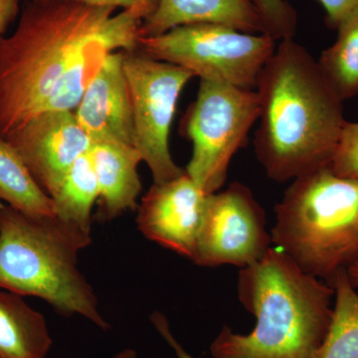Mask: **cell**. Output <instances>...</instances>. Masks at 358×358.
Masks as SVG:
<instances>
[{"mask_svg": "<svg viewBox=\"0 0 358 358\" xmlns=\"http://www.w3.org/2000/svg\"><path fill=\"white\" fill-rule=\"evenodd\" d=\"M90 233L56 216H32L0 202V289L35 296L60 315L108 331L93 287L78 267Z\"/></svg>", "mask_w": 358, "mask_h": 358, "instance_id": "obj_4", "label": "cell"}, {"mask_svg": "<svg viewBox=\"0 0 358 358\" xmlns=\"http://www.w3.org/2000/svg\"><path fill=\"white\" fill-rule=\"evenodd\" d=\"M255 90L260 115L254 150L268 178L288 182L331 166L346 122L345 102L307 49L294 38L280 41Z\"/></svg>", "mask_w": 358, "mask_h": 358, "instance_id": "obj_2", "label": "cell"}, {"mask_svg": "<svg viewBox=\"0 0 358 358\" xmlns=\"http://www.w3.org/2000/svg\"><path fill=\"white\" fill-rule=\"evenodd\" d=\"M348 278H350V281L353 285L355 289L358 288V263L355 264V265L352 266L348 271Z\"/></svg>", "mask_w": 358, "mask_h": 358, "instance_id": "obj_26", "label": "cell"}, {"mask_svg": "<svg viewBox=\"0 0 358 358\" xmlns=\"http://www.w3.org/2000/svg\"><path fill=\"white\" fill-rule=\"evenodd\" d=\"M138 49L155 60L180 66L200 80L255 90L275 41L217 23H195L140 38Z\"/></svg>", "mask_w": 358, "mask_h": 358, "instance_id": "obj_6", "label": "cell"}, {"mask_svg": "<svg viewBox=\"0 0 358 358\" xmlns=\"http://www.w3.org/2000/svg\"><path fill=\"white\" fill-rule=\"evenodd\" d=\"M3 138L50 197L70 167L92 145L74 110L40 113Z\"/></svg>", "mask_w": 358, "mask_h": 358, "instance_id": "obj_10", "label": "cell"}, {"mask_svg": "<svg viewBox=\"0 0 358 358\" xmlns=\"http://www.w3.org/2000/svg\"><path fill=\"white\" fill-rule=\"evenodd\" d=\"M21 11L20 0H0V38Z\"/></svg>", "mask_w": 358, "mask_h": 358, "instance_id": "obj_25", "label": "cell"}, {"mask_svg": "<svg viewBox=\"0 0 358 358\" xmlns=\"http://www.w3.org/2000/svg\"><path fill=\"white\" fill-rule=\"evenodd\" d=\"M113 358H138V353L133 348H124Z\"/></svg>", "mask_w": 358, "mask_h": 358, "instance_id": "obj_27", "label": "cell"}, {"mask_svg": "<svg viewBox=\"0 0 358 358\" xmlns=\"http://www.w3.org/2000/svg\"><path fill=\"white\" fill-rule=\"evenodd\" d=\"M338 38L317 61L320 72L343 102L358 96V10L339 24Z\"/></svg>", "mask_w": 358, "mask_h": 358, "instance_id": "obj_19", "label": "cell"}, {"mask_svg": "<svg viewBox=\"0 0 358 358\" xmlns=\"http://www.w3.org/2000/svg\"><path fill=\"white\" fill-rule=\"evenodd\" d=\"M150 320H152V324H154L155 329L159 331L162 338L166 341L167 345L173 348L178 358H194L192 355L186 352L185 348H182V345L178 343V339L174 338L169 322H167L166 317H164L162 313L159 312L152 313Z\"/></svg>", "mask_w": 358, "mask_h": 358, "instance_id": "obj_24", "label": "cell"}, {"mask_svg": "<svg viewBox=\"0 0 358 358\" xmlns=\"http://www.w3.org/2000/svg\"><path fill=\"white\" fill-rule=\"evenodd\" d=\"M124 70L131 93L134 148L162 183L185 173L174 162L169 134L179 96L194 75L180 66L155 60L138 49L124 51Z\"/></svg>", "mask_w": 358, "mask_h": 358, "instance_id": "obj_8", "label": "cell"}, {"mask_svg": "<svg viewBox=\"0 0 358 358\" xmlns=\"http://www.w3.org/2000/svg\"><path fill=\"white\" fill-rule=\"evenodd\" d=\"M334 307L324 341L310 358H358V294L346 271L331 282Z\"/></svg>", "mask_w": 358, "mask_h": 358, "instance_id": "obj_18", "label": "cell"}, {"mask_svg": "<svg viewBox=\"0 0 358 358\" xmlns=\"http://www.w3.org/2000/svg\"><path fill=\"white\" fill-rule=\"evenodd\" d=\"M206 194L187 173L155 183L138 206V230L147 239L192 260Z\"/></svg>", "mask_w": 358, "mask_h": 358, "instance_id": "obj_11", "label": "cell"}, {"mask_svg": "<svg viewBox=\"0 0 358 358\" xmlns=\"http://www.w3.org/2000/svg\"><path fill=\"white\" fill-rule=\"evenodd\" d=\"M331 169L343 178L358 179V122L343 126Z\"/></svg>", "mask_w": 358, "mask_h": 358, "instance_id": "obj_21", "label": "cell"}, {"mask_svg": "<svg viewBox=\"0 0 358 358\" xmlns=\"http://www.w3.org/2000/svg\"><path fill=\"white\" fill-rule=\"evenodd\" d=\"M259 115L256 90L200 80L182 128L193 145L186 173L206 194L221 190L231 159L244 145Z\"/></svg>", "mask_w": 358, "mask_h": 358, "instance_id": "obj_7", "label": "cell"}, {"mask_svg": "<svg viewBox=\"0 0 358 358\" xmlns=\"http://www.w3.org/2000/svg\"><path fill=\"white\" fill-rule=\"evenodd\" d=\"M260 16L264 34L275 41L294 38L298 25L296 9L288 0H248Z\"/></svg>", "mask_w": 358, "mask_h": 358, "instance_id": "obj_20", "label": "cell"}, {"mask_svg": "<svg viewBox=\"0 0 358 358\" xmlns=\"http://www.w3.org/2000/svg\"><path fill=\"white\" fill-rule=\"evenodd\" d=\"M124 50L110 52L74 113L93 143L134 147L131 93L124 70Z\"/></svg>", "mask_w": 358, "mask_h": 358, "instance_id": "obj_12", "label": "cell"}, {"mask_svg": "<svg viewBox=\"0 0 358 358\" xmlns=\"http://www.w3.org/2000/svg\"><path fill=\"white\" fill-rule=\"evenodd\" d=\"M195 23H217L242 32L264 34L262 20L248 0H159L155 13L141 24L140 38Z\"/></svg>", "mask_w": 358, "mask_h": 358, "instance_id": "obj_14", "label": "cell"}, {"mask_svg": "<svg viewBox=\"0 0 358 358\" xmlns=\"http://www.w3.org/2000/svg\"><path fill=\"white\" fill-rule=\"evenodd\" d=\"M99 196L98 181L87 152L73 164L52 195L54 213L62 222L91 234L92 210Z\"/></svg>", "mask_w": 358, "mask_h": 358, "instance_id": "obj_16", "label": "cell"}, {"mask_svg": "<svg viewBox=\"0 0 358 358\" xmlns=\"http://www.w3.org/2000/svg\"><path fill=\"white\" fill-rule=\"evenodd\" d=\"M52 343L44 315L20 294L0 291V358H46Z\"/></svg>", "mask_w": 358, "mask_h": 358, "instance_id": "obj_15", "label": "cell"}, {"mask_svg": "<svg viewBox=\"0 0 358 358\" xmlns=\"http://www.w3.org/2000/svg\"><path fill=\"white\" fill-rule=\"evenodd\" d=\"M0 202L32 216H55L51 197L40 187L13 145L0 136Z\"/></svg>", "mask_w": 358, "mask_h": 358, "instance_id": "obj_17", "label": "cell"}, {"mask_svg": "<svg viewBox=\"0 0 358 358\" xmlns=\"http://www.w3.org/2000/svg\"><path fill=\"white\" fill-rule=\"evenodd\" d=\"M145 16L136 9L74 0H26L13 34L0 38V136L41 112L78 60L99 42L138 48Z\"/></svg>", "mask_w": 358, "mask_h": 358, "instance_id": "obj_1", "label": "cell"}, {"mask_svg": "<svg viewBox=\"0 0 358 358\" xmlns=\"http://www.w3.org/2000/svg\"><path fill=\"white\" fill-rule=\"evenodd\" d=\"M88 154L100 192L96 219L108 222L138 208L143 190L138 171L143 159L138 150L121 143H93Z\"/></svg>", "mask_w": 358, "mask_h": 358, "instance_id": "obj_13", "label": "cell"}, {"mask_svg": "<svg viewBox=\"0 0 358 358\" xmlns=\"http://www.w3.org/2000/svg\"><path fill=\"white\" fill-rule=\"evenodd\" d=\"M272 237L264 209L249 187L234 182L206 196L192 261L202 267H249L267 253Z\"/></svg>", "mask_w": 358, "mask_h": 358, "instance_id": "obj_9", "label": "cell"}, {"mask_svg": "<svg viewBox=\"0 0 358 358\" xmlns=\"http://www.w3.org/2000/svg\"><path fill=\"white\" fill-rule=\"evenodd\" d=\"M238 298L256 317L248 334L224 327L211 343L213 358H310L331 324L334 289L303 272L277 247L242 268Z\"/></svg>", "mask_w": 358, "mask_h": 358, "instance_id": "obj_3", "label": "cell"}, {"mask_svg": "<svg viewBox=\"0 0 358 358\" xmlns=\"http://www.w3.org/2000/svg\"><path fill=\"white\" fill-rule=\"evenodd\" d=\"M33 1H48V0H33ZM94 6L113 7L120 10L136 9L145 16V20L155 13L159 0H74ZM143 20V21H145Z\"/></svg>", "mask_w": 358, "mask_h": 358, "instance_id": "obj_22", "label": "cell"}, {"mask_svg": "<svg viewBox=\"0 0 358 358\" xmlns=\"http://www.w3.org/2000/svg\"><path fill=\"white\" fill-rule=\"evenodd\" d=\"M275 212L273 244L303 272L331 285L358 263V179L331 166L301 176Z\"/></svg>", "mask_w": 358, "mask_h": 358, "instance_id": "obj_5", "label": "cell"}, {"mask_svg": "<svg viewBox=\"0 0 358 358\" xmlns=\"http://www.w3.org/2000/svg\"><path fill=\"white\" fill-rule=\"evenodd\" d=\"M326 11V23L331 29L358 10V0H319Z\"/></svg>", "mask_w": 358, "mask_h": 358, "instance_id": "obj_23", "label": "cell"}]
</instances>
